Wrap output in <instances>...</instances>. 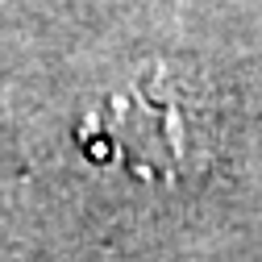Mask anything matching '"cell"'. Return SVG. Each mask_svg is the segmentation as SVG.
Segmentation results:
<instances>
[{
	"label": "cell",
	"mask_w": 262,
	"mask_h": 262,
	"mask_svg": "<svg viewBox=\"0 0 262 262\" xmlns=\"http://www.w3.org/2000/svg\"><path fill=\"white\" fill-rule=\"evenodd\" d=\"M79 146L138 179L171 183L191 158V121L162 75H146L121 96H108L79 125Z\"/></svg>",
	"instance_id": "cell-1"
}]
</instances>
